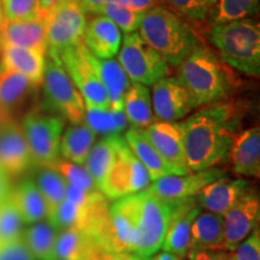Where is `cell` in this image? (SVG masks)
Here are the masks:
<instances>
[{
  "label": "cell",
  "instance_id": "cell-4",
  "mask_svg": "<svg viewBox=\"0 0 260 260\" xmlns=\"http://www.w3.org/2000/svg\"><path fill=\"white\" fill-rule=\"evenodd\" d=\"M119 200L138 229L136 253L151 258L161 249L169 222L182 199H167L145 189Z\"/></svg>",
  "mask_w": 260,
  "mask_h": 260
},
{
  "label": "cell",
  "instance_id": "cell-51",
  "mask_svg": "<svg viewBox=\"0 0 260 260\" xmlns=\"http://www.w3.org/2000/svg\"><path fill=\"white\" fill-rule=\"evenodd\" d=\"M14 119V117H11L8 112L0 106V128H3L5 124H8L9 122H11Z\"/></svg>",
  "mask_w": 260,
  "mask_h": 260
},
{
  "label": "cell",
  "instance_id": "cell-18",
  "mask_svg": "<svg viewBox=\"0 0 260 260\" xmlns=\"http://www.w3.org/2000/svg\"><path fill=\"white\" fill-rule=\"evenodd\" d=\"M32 164L22 125L12 119L0 128V168L9 176L22 174Z\"/></svg>",
  "mask_w": 260,
  "mask_h": 260
},
{
  "label": "cell",
  "instance_id": "cell-43",
  "mask_svg": "<svg viewBox=\"0 0 260 260\" xmlns=\"http://www.w3.org/2000/svg\"><path fill=\"white\" fill-rule=\"evenodd\" d=\"M0 260H37L22 239L0 245Z\"/></svg>",
  "mask_w": 260,
  "mask_h": 260
},
{
  "label": "cell",
  "instance_id": "cell-1",
  "mask_svg": "<svg viewBox=\"0 0 260 260\" xmlns=\"http://www.w3.org/2000/svg\"><path fill=\"white\" fill-rule=\"evenodd\" d=\"M187 167L200 171L216 167L228 158L239 128L236 104L223 102L201 106L183 121L178 122Z\"/></svg>",
  "mask_w": 260,
  "mask_h": 260
},
{
  "label": "cell",
  "instance_id": "cell-49",
  "mask_svg": "<svg viewBox=\"0 0 260 260\" xmlns=\"http://www.w3.org/2000/svg\"><path fill=\"white\" fill-rule=\"evenodd\" d=\"M58 2H59V0H37L39 15H40L41 17H44V16L46 15Z\"/></svg>",
  "mask_w": 260,
  "mask_h": 260
},
{
  "label": "cell",
  "instance_id": "cell-30",
  "mask_svg": "<svg viewBox=\"0 0 260 260\" xmlns=\"http://www.w3.org/2000/svg\"><path fill=\"white\" fill-rule=\"evenodd\" d=\"M59 230L47 218L32 223L22 234V239L37 260H59L57 240Z\"/></svg>",
  "mask_w": 260,
  "mask_h": 260
},
{
  "label": "cell",
  "instance_id": "cell-12",
  "mask_svg": "<svg viewBox=\"0 0 260 260\" xmlns=\"http://www.w3.org/2000/svg\"><path fill=\"white\" fill-rule=\"evenodd\" d=\"M151 182L147 170L124 141L99 189L109 200H117L145 190Z\"/></svg>",
  "mask_w": 260,
  "mask_h": 260
},
{
  "label": "cell",
  "instance_id": "cell-8",
  "mask_svg": "<svg viewBox=\"0 0 260 260\" xmlns=\"http://www.w3.org/2000/svg\"><path fill=\"white\" fill-rule=\"evenodd\" d=\"M58 56L64 70L82 95L86 107L111 109L109 98L94 67V56L82 41L65 48Z\"/></svg>",
  "mask_w": 260,
  "mask_h": 260
},
{
  "label": "cell",
  "instance_id": "cell-24",
  "mask_svg": "<svg viewBox=\"0 0 260 260\" xmlns=\"http://www.w3.org/2000/svg\"><path fill=\"white\" fill-rule=\"evenodd\" d=\"M3 45L34 48L47 52L46 21L39 17L31 21H5L2 27Z\"/></svg>",
  "mask_w": 260,
  "mask_h": 260
},
{
  "label": "cell",
  "instance_id": "cell-26",
  "mask_svg": "<svg viewBox=\"0 0 260 260\" xmlns=\"http://www.w3.org/2000/svg\"><path fill=\"white\" fill-rule=\"evenodd\" d=\"M223 216L209 211H201L191 225L188 252L223 251Z\"/></svg>",
  "mask_w": 260,
  "mask_h": 260
},
{
  "label": "cell",
  "instance_id": "cell-25",
  "mask_svg": "<svg viewBox=\"0 0 260 260\" xmlns=\"http://www.w3.org/2000/svg\"><path fill=\"white\" fill-rule=\"evenodd\" d=\"M95 237L87 230L65 229L57 240V256L59 260H99L104 254Z\"/></svg>",
  "mask_w": 260,
  "mask_h": 260
},
{
  "label": "cell",
  "instance_id": "cell-22",
  "mask_svg": "<svg viewBox=\"0 0 260 260\" xmlns=\"http://www.w3.org/2000/svg\"><path fill=\"white\" fill-rule=\"evenodd\" d=\"M124 141L128 145L130 151L134 153L135 157L147 170L152 181L165 176H171V175H184L176 168L169 164L158 153L157 149L154 148V146L151 144V141L146 136L144 129L130 126L129 129H126L124 134Z\"/></svg>",
  "mask_w": 260,
  "mask_h": 260
},
{
  "label": "cell",
  "instance_id": "cell-19",
  "mask_svg": "<svg viewBox=\"0 0 260 260\" xmlns=\"http://www.w3.org/2000/svg\"><path fill=\"white\" fill-rule=\"evenodd\" d=\"M252 190L248 181L229 180L225 176L207 184L195 199L203 210L224 216L237 201Z\"/></svg>",
  "mask_w": 260,
  "mask_h": 260
},
{
  "label": "cell",
  "instance_id": "cell-31",
  "mask_svg": "<svg viewBox=\"0 0 260 260\" xmlns=\"http://www.w3.org/2000/svg\"><path fill=\"white\" fill-rule=\"evenodd\" d=\"M123 142L124 138H122L121 135L103 136L102 140L95 141V144L90 148L83 165L95 181L98 188L115 161Z\"/></svg>",
  "mask_w": 260,
  "mask_h": 260
},
{
  "label": "cell",
  "instance_id": "cell-37",
  "mask_svg": "<svg viewBox=\"0 0 260 260\" xmlns=\"http://www.w3.org/2000/svg\"><path fill=\"white\" fill-rule=\"evenodd\" d=\"M98 15L105 16L110 21H112L117 25V28L124 34L138 31L142 16H144L141 12L135 11V10L118 3L117 0H106Z\"/></svg>",
  "mask_w": 260,
  "mask_h": 260
},
{
  "label": "cell",
  "instance_id": "cell-33",
  "mask_svg": "<svg viewBox=\"0 0 260 260\" xmlns=\"http://www.w3.org/2000/svg\"><path fill=\"white\" fill-rule=\"evenodd\" d=\"M96 136L84 123L73 124L61 135L59 157L76 164H84L90 148L95 144Z\"/></svg>",
  "mask_w": 260,
  "mask_h": 260
},
{
  "label": "cell",
  "instance_id": "cell-44",
  "mask_svg": "<svg viewBox=\"0 0 260 260\" xmlns=\"http://www.w3.org/2000/svg\"><path fill=\"white\" fill-rule=\"evenodd\" d=\"M121 4L128 6V8L135 10V11L145 14L149 9H152L155 5H159L160 0H117Z\"/></svg>",
  "mask_w": 260,
  "mask_h": 260
},
{
  "label": "cell",
  "instance_id": "cell-40",
  "mask_svg": "<svg viewBox=\"0 0 260 260\" xmlns=\"http://www.w3.org/2000/svg\"><path fill=\"white\" fill-rule=\"evenodd\" d=\"M5 21H31L41 17L37 0H2Z\"/></svg>",
  "mask_w": 260,
  "mask_h": 260
},
{
  "label": "cell",
  "instance_id": "cell-39",
  "mask_svg": "<svg viewBox=\"0 0 260 260\" xmlns=\"http://www.w3.org/2000/svg\"><path fill=\"white\" fill-rule=\"evenodd\" d=\"M46 168L54 169V170L59 172L70 186L87 191L100 190L96 186L95 181L93 180V177L90 176L88 170H87L83 164H76V162L65 160V159L59 157L53 164Z\"/></svg>",
  "mask_w": 260,
  "mask_h": 260
},
{
  "label": "cell",
  "instance_id": "cell-2",
  "mask_svg": "<svg viewBox=\"0 0 260 260\" xmlns=\"http://www.w3.org/2000/svg\"><path fill=\"white\" fill-rule=\"evenodd\" d=\"M177 79L197 107L226 100L236 84L228 65L201 42L177 65Z\"/></svg>",
  "mask_w": 260,
  "mask_h": 260
},
{
  "label": "cell",
  "instance_id": "cell-3",
  "mask_svg": "<svg viewBox=\"0 0 260 260\" xmlns=\"http://www.w3.org/2000/svg\"><path fill=\"white\" fill-rule=\"evenodd\" d=\"M138 31L169 65L175 67L200 44L193 28L162 5H155L145 12Z\"/></svg>",
  "mask_w": 260,
  "mask_h": 260
},
{
  "label": "cell",
  "instance_id": "cell-45",
  "mask_svg": "<svg viewBox=\"0 0 260 260\" xmlns=\"http://www.w3.org/2000/svg\"><path fill=\"white\" fill-rule=\"evenodd\" d=\"M187 256L189 260H224L223 251H191Z\"/></svg>",
  "mask_w": 260,
  "mask_h": 260
},
{
  "label": "cell",
  "instance_id": "cell-16",
  "mask_svg": "<svg viewBox=\"0 0 260 260\" xmlns=\"http://www.w3.org/2000/svg\"><path fill=\"white\" fill-rule=\"evenodd\" d=\"M151 144L154 146L158 153L169 164L180 170L182 174H188L186 152H184L183 138L178 122L155 121L144 129Z\"/></svg>",
  "mask_w": 260,
  "mask_h": 260
},
{
  "label": "cell",
  "instance_id": "cell-23",
  "mask_svg": "<svg viewBox=\"0 0 260 260\" xmlns=\"http://www.w3.org/2000/svg\"><path fill=\"white\" fill-rule=\"evenodd\" d=\"M0 51H2L0 67L23 74L37 88L41 86L44 81L47 52L12 46V45H3Z\"/></svg>",
  "mask_w": 260,
  "mask_h": 260
},
{
  "label": "cell",
  "instance_id": "cell-27",
  "mask_svg": "<svg viewBox=\"0 0 260 260\" xmlns=\"http://www.w3.org/2000/svg\"><path fill=\"white\" fill-rule=\"evenodd\" d=\"M93 60L99 79L109 98L111 109L122 110L125 93L132 84L128 75L115 58L100 59V58L93 57Z\"/></svg>",
  "mask_w": 260,
  "mask_h": 260
},
{
  "label": "cell",
  "instance_id": "cell-14",
  "mask_svg": "<svg viewBox=\"0 0 260 260\" xmlns=\"http://www.w3.org/2000/svg\"><path fill=\"white\" fill-rule=\"evenodd\" d=\"M260 217V201L254 190L240 199L223 216L224 242L223 251L235 249L243 240L258 228Z\"/></svg>",
  "mask_w": 260,
  "mask_h": 260
},
{
  "label": "cell",
  "instance_id": "cell-34",
  "mask_svg": "<svg viewBox=\"0 0 260 260\" xmlns=\"http://www.w3.org/2000/svg\"><path fill=\"white\" fill-rule=\"evenodd\" d=\"M84 124L90 128L96 135L110 136L121 135L128 129V119L122 110H104L86 107Z\"/></svg>",
  "mask_w": 260,
  "mask_h": 260
},
{
  "label": "cell",
  "instance_id": "cell-7",
  "mask_svg": "<svg viewBox=\"0 0 260 260\" xmlns=\"http://www.w3.org/2000/svg\"><path fill=\"white\" fill-rule=\"evenodd\" d=\"M119 64L134 83L152 86L170 74V65L142 39L139 31L123 35L118 51Z\"/></svg>",
  "mask_w": 260,
  "mask_h": 260
},
{
  "label": "cell",
  "instance_id": "cell-36",
  "mask_svg": "<svg viewBox=\"0 0 260 260\" xmlns=\"http://www.w3.org/2000/svg\"><path fill=\"white\" fill-rule=\"evenodd\" d=\"M44 197L48 207V213L53 211L65 199L68 182L59 172L51 168H41L32 180ZM48 216V214H47Z\"/></svg>",
  "mask_w": 260,
  "mask_h": 260
},
{
  "label": "cell",
  "instance_id": "cell-15",
  "mask_svg": "<svg viewBox=\"0 0 260 260\" xmlns=\"http://www.w3.org/2000/svg\"><path fill=\"white\" fill-rule=\"evenodd\" d=\"M225 177V170L219 168H210L200 171H190L184 175H171L152 181L146 188L148 191L167 199H187L194 198L207 184Z\"/></svg>",
  "mask_w": 260,
  "mask_h": 260
},
{
  "label": "cell",
  "instance_id": "cell-28",
  "mask_svg": "<svg viewBox=\"0 0 260 260\" xmlns=\"http://www.w3.org/2000/svg\"><path fill=\"white\" fill-rule=\"evenodd\" d=\"M37 87L23 74L0 67V106L14 117Z\"/></svg>",
  "mask_w": 260,
  "mask_h": 260
},
{
  "label": "cell",
  "instance_id": "cell-6",
  "mask_svg": "<svg viewBox=\"0 0 260 260\" xmlns=\"http://www.w3.org/2000/svg\"><path fill=\"white\" fill-rule=\"evenodd\" d=\"M41 86H44L47 105L59 113L61 118L64 117L71 124L83 123L86 104L64 70L59 56L54 52L47 51L46 53V65Z\"/></svg>",
  "mask_w": 260,
  "mask_h": 260
},
{
  "label": "cell",
  "instance_id": "cell-20",
  "mask_svg": "<svg viewBox=\"0 0 260 260\" xmlns=\"http://www.w3.org/2000/svg\"><path fill=\"white\" fill-rule=\"evenodd\" d=\"M122 31L103 15H94L87 19L82 42L94 57L100 59L115 58L122 44Z\"/></svg>",
  "mask_w": 260,
  "mask_h": 260
},
{
  "label": "cell",
  "instance_id": "cell-9",
  "mask_svg": "<svg viewBox=\"0 0 260 260\" xmlns=\"http://www.w3.org/2000/svg\"><path fill=\"white\" fill-rule=\"evenodd\" d=\"M27 145L32 164L40 168L50 167L59 158V145L64 130L60 116L31 111L22 119Z\"/></svg>",
  "mask_w": 260,
  "mask_h": 260
},
{
  "label": "cell",
  "instance_id": "cell-17",
  "mask_svg": "<svg viewBox=\"0 0 260 260\" xmlns=\"http://www.w3.org/2000/svg\"><path fill=\"white\" fill-rule=\"evenodd\" d=\"M201 211L203 209L198 204L195 197L181 200L169 222L161 246L162 251L174 253L181 258H186L189 249L191 225Z\"/></svg>",
  "mask_w": 260,
  "mask_h": 260
},
{
  "label": "cell",
  "instance_id": "cell-32",
  "mask_svg": "<svg viewBox=\"0 0 260 260\" xmlns=\"http://www.w3.org/2000/svg\"><path fill=\"white\" fill-rule=\"evenodd\" d=\"M123 111L128 123L134 128L146 129L149 124H152L155 118L148 86L132 82L125 93Z\"/></svg>",
  "mask_w": 260,
  "mask_h": 260
},
{
  "label": "cell",
  "instance_id": "cell-13",
  "mask_svg": "<svg viewBox=\"0 0 260 260\" xmlns=\"http://www.w3.org/2000/svg\"><path fill=\"white\" fill-rule=\"evenodd\" d=\"M152 107L154 118L164 122H180L197 109L177 77L165 76L152 84Z\"/></svg>",
  "mask_w": 260,
  "mask_h": 260
},
{
  "label": "cell",
  "instance_id": "cell-53",
  "mask_svg": "<svg viewBox=\"0 0 260 260\" xmlns=\"http://www.w3.org/2000/svg\"><path fill=\"white\" fill-rule=\"evenodd\" d=\"M3 46V37H2V29H0V48Z\"/></svg>",
  "mask_w": 260,
  "mask_h": 260
},
{
  "label": "cell",
  "instance_id": "cell-38",
  "mask_svg": "<svg viewBox=\"0 0 260 260\" xmlns=\"http://www.w3.org/2000/svg\"><path fill=\"white\" fill-rule=\"evenodd\" d=\"M23 224L10 193L9 197L0 203V245L19 239L23 234Z\"/></svg>",
  "mask_w": 260,
  "mask_h": 260
},
{
  "label": "cell",
  "instance_id": "cell-5",
  "mask_svg": "<svg viewBox=\"0 0 260 260\" xmlns=\"http://www.w3.org/2000/svg\"><path fill=\"white\" fill-rule=\"evenodd\" d=\"M210 40L220 59L240 73L260 75V24L253 18L213 25Z\"/></svg>",
  "mask_w": 260,
  "mask_h": 260
},
{
  "label": "cell",
  "instance_id": "cell-21",
  "mask_svg": "<svg viewBox=\"0 0 260 260\" xmlns=\"http://www.w3.org/2000/svg\"><path fill=\"white\" fill-rule=\"evenodd\" d=\"M228 157L233 171L242 176H260V129H246L236 135Z\"/></svg>",
  "mask_w": 260,
  "mask_h": 260
},
{
  "label": "cell",
  "instance_id": "cell-10",
  "mask_svg": "<svg viewBox=\"0 0 260 260\" xmlns=\"http://www.w3.org/2000/svg\"><path fill=\"white\" fill-rule=\"evenodd\" d=\"M89 233L105 253L135 252L138 248V229L121 200H113L96 220Z\"/></svg>",
  "mask_w": 260,
  "mask_h": 260
},
{
  "label": "cell",
  "instance_id": "cell-54",
  "mask_svg": "<svg viewBox=\"0 0 260 260\" xmlns=\"http://www.w3.org/2000/svg\"><path fill=\"white\" fill-rule=\"evenodd\" d=\"M151 260H152V258H151Z\"/></svg>",
  "mask_w": 260,
  "mask_h": 260
},
{
  "label": "cell",
  "instance_id": "cell-52",
  "mask_svg": "<svg viewBox=\"0 0 260 260\" xmlns=\"http://www.w3.org/2000/svg\"><path fill=\"white\" fill-rule=\"evenodd\" d=\"M3 22H4V14H3V6H2V0H0V27H2Z\"/></svg>",
  "mask_w": 260,
  "mask_h": 260
},
{
  "label": "cell",
  "instance_id": "cell-47",
  "mask_svg": "<svg viewBox=\"0 0 260 260\" xmlns=\"http://www.w3.org/2000/svg\"><path fill=\"white\" fill-rule=\"evenodd\" d=\"M11 183H10V176L0 168V203H3L11 193Z\"/></svg>",
  "mask_w": 260,
  "mask_h": 260
},
{
  "label": "cell",
  "instance_id": "cell-48",
  "mask_svg": "<svg viewBox=\"0 0 260 260\" xmlns=\"http://www.w3.org/2000/svg\"><path fill=\"white\" fill-rule=\"evenodd\" d=\"M105 2L106 0H81V5L86 14L98 15Z\"/></svg>",
  "mask_w": 260,
  "mask_h": 260
},
{
  "label": "cell",
  "instance_id": "cell-11",
  "mask_svg": "<svg viewBox=\"0 0 260 260\" xmlns=\"http://www.w3.org/2000/svg\"><path fill=\"white\" fill-rule=\"evenodd\" d=\"M47 51L59 54L82 41L87 14L81 0H59L46 15Z\"/></svg>",
  "mask_w": 260,
  "mask_h": 260
},
{
  "label": "cell",
  "instance_id": "cell-46",
  "mask_svg": "<svg viewBox=\"0 0 260 260\" xmlns=\"http://www.w3.org/2000/svg\"><path fill=\"white\" fill-rule=\"evenodd\" d=\"M152 258V256H151ZM138 254L135 252H121V253H104L99 260H151Z\"/></svg>",
  "mask_w": 260,
  "mask_h": 260
},
{
  "label": "cell",
  "instance_id": "cell-50",
  "mask_svg": "<svg viewBox=\"0 0 260 260\" xmlns=\"http://www.w3.org/2000/svg\"><path fill=\"white\" fill-rule=\"evenodd\" d=\"M152 260H183V258L174 254V253L162 251L160 253H155V256L154 258H152Z\"/></svg>",
  "mask_w": 260,
  "mask_h": 260
},
{
  "label": "cell",
  "instance_id": "cell-42",
  "mask_svg": "<svg viewBox=\"0 0 260 260\" xmlns=\"http://www.w3.org/2000/svg\"><path fill=\"white\" fill-rule=\"evenodd\" d=\"M224 260H260V233L255 228L235 249L224 252Z\"/></svg>",
  "mask_w": 260,
  "mask_h": 260
},
{
  "label": "cell",
  "instance_id": "cell-29",
  "mask_svg": "<svg viewBox=\"0 0 260 260\" xmlns=\"http://www.w3.org/2000/svg\"><path fill=\"white\" fill-rule=\"evenodd\" d=\"M11 195L24 224H32L47 218L46 201L30 178H25L12 188Z\"/></svg>",
  "mask_w": 260,
  "mask_h": 260
},
{
  "label": "cell",
  "instance_id": "cell-35",
  "mask_svg": "<svg viewBox=\"0 0 260 260\" xmlns=\"http://www.w3.org/2000/svg\"><path fill=\"white\" fill-rule=\"evenodd\" d=\"M259 2L260 0H217L207 18L212 25L251 18L259 11Z\"/></svg>",
  "mask_w": 260,
  "mask_h": 260
},
{
  "label": "cell",
  "instance_id": "cell-41",
  "mask_svg": "<svg viewBox=\"0 0 260 260\" xmlns=\"http://www.w3.org/2000/svg\"><path fill=\"white\" fill-rule=\"evenodd\" d=\"M175 11L194 21H203L209 16L217 0H162Z\"/></svg>",
  "mask_w": 260,
  "mask_h": 260
}]
</instances>
